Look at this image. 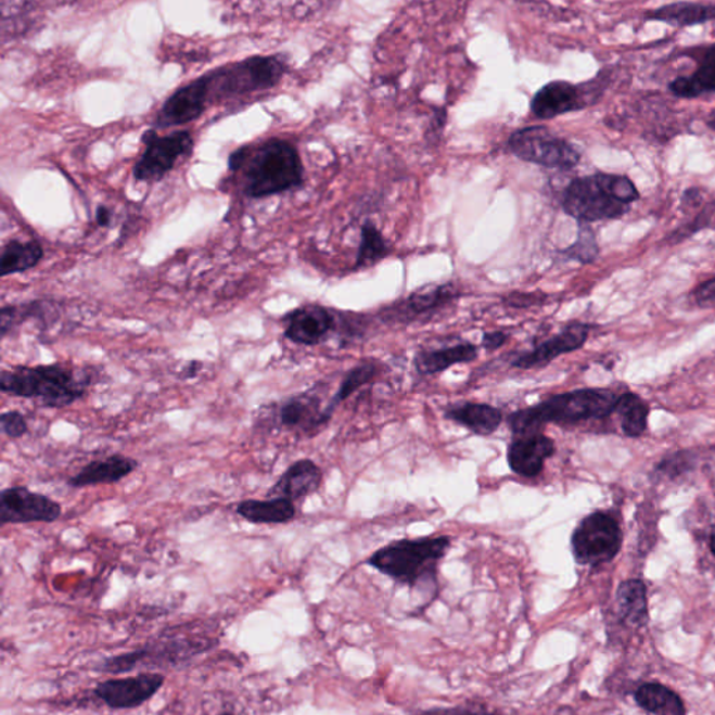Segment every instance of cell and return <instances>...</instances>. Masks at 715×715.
I'll return each instance as SVG.
<instances>
[{
	"label": "cell",
	"mask_w": 715,
	"mask_h": 715,
	"mask_svg": "<svg viewBox=\"0 0 715 715\" xmlns=\"http://www.w3.org/2000/svg\"><path fill=\"white\" fill-rule=\"evenodd\" d=\"M509 339V333L502 332V330L486 332L483 334V340H481V347L486 349L488 353L498 352V349L505 347V345L508 344Z\"/></svg>",
	"instance_id": "37"
},
{
	"label": "cell",
	"mask_w": 715,
	"mask_h": 715,
	"mask_svg": "<svg viewBox=\"0 0 715 715\" xmlns=\"http://www.w3.org/2000/svg\"><path fill=\"white\" fill-rule=\"evenodd\" d=\"M91 381L90 371L65 362L16 367L0 372V391L61 410L85 397Z\"/></svg>",
	"instance_id": "3"
},
{
	"label": "cell",
	"mask_w": 715,
	"mask_h": 715,
	"mask_svg": "<svg viewBox=\"0 0 715 715\" xmlns=\"http://www.w3.org/2000/svg\"><path fill=\"white\" fill-rule=\"evenodd\" d=\"M207 106V81L206 77L202 76L175 91L164 102L162 110L158 111L157 118H155V126L162 129L191 124V122L201 118Z\"/></svg>",
	"instance_id": "15"
},
{
	"label": "cell",
	"mask_w": 715,
	"mask_h": 715,
	"mask_svg": "<svg viewBox=\"0 0 715 715\" xmlns=\"http://www.w3.org/2000/svg\"><path fill=\"white\" fill-rule=\"evenodd\" d=\"M0 427H2L3 435L9 439H21V437L28 434V423L26 417L18 411H7L0 416Z\"/></svg>",
	"instance_id": "35"
},
{
	"label": "cell",
	"mask_w": 715,
	"mask_h": 715,
	"mask_svg": "<svg viewBox=\"0 0 715 715\" xmlns=\"http://www.w3.org/2000/svg\"><path fill=\"white\" fill-rule=\"evenodd\" d=\"M42 256V246L37 241L13 240L2 247L0 272L8 277L34 269Z\"/></svg>",
	"instance_id": "27"
},
{
	"label": "cell",
	"mask_w": 715,
	"mask_h": 715,
	"mask_svg": "<svg viewBox=\"0 0 715 715\" xmlns=\"http://www.w3.org/2000/svg\"><path fill=\"white\" fill-rule=\"evenodd\" d=\"M668 89L678 99L693 100L715 92V43L704 51L698 69L692 75L679 76L669 82Z\"/></svg>",
	"instance_id": "23"
},
{
	"label": "cell",
	"mask_w": 715,
	"mask_h": 715,
	"mask_svg": "<svg viewBox=\"0 0 715 715\" xmlns=\"http://www.w3.org/2000/svg\"><path fill=\"white\" fill-rule=\"evenodd\" d=\"M508 150L525 163L561 171H571L582 159L575 145L544 126L515 130L508 140Z\"/></svg>",
	"instance_id": "7"
},
{
	"label": "cell",
	"mask_w": 715,
	"mask_h": 715,
	"mask_svg": "<svg viewBox=\"0 0 715 715\" xmlns=\"http://www.w3.org/2000/svg\"><path fill=\"white\" fill-rule=\"evenodd\" d=\"M693 298L699 305H707L715 303V279L702 282L693 291Z\"/></svg>",
	"instance_id": "38"
},
{
	"label": "cell",
	"mask_w": 715,
	"mask_h": 715,
	"mask_svg": "<svg viewBox=\"0 0 715 715\" xmlns=\"http://www.w3.org/2000/svg\"><path fill=\"white\" fill-rule=\"evenodd\" d=\"M62 506L50 496L33 493L27 486H12L0 493V523H55Z\"/></svg>",
	"instance_id": "10"
},
{
	"label": "cell",
	"mask_w": 715,
	"mask_h": 715,
	"mask_svg": "<svg viewBox=\"0 0 715 715\" xmlns=\"http://www.w3.org/2000/svg\"><path fill=\"white\" fill-rule=\"evenodd\" d=\"M388 252H391V247L376 226H373L371 221L365 222L355 269H368V267L376 265L388 255Z\"/></svg>",
	"instance_id": "32"
},
{
	"label": "cell",
	"mask_w": 715,
	"mask_h": 715,
	"mask_svg": "<svg viewBox=\"0 0 715 715\" xmlns=\"http://www.w3.org/2000/svg\"><path fill=\"white\" fill-rule=\"evenodd\" d=\"M649 21L674 24L678 27L698 26L707 22H715V4L678 2L665 4L647 13Z\"/></svg>",
	"instance_id": "25"
},
{
	"label": "cell",
	"mask_w": 715,
	"mask_h": 715,
	"mask_svg": "<svg viewBox=\"0 0 715 715\" xmlns=\"http://www.w3.org/2000/svg\"><path fill=\"white\" fill-rule=\"evenodd\" d=\"M620 396L608 388H578L554 394L545 400L525 407L508 417L513 436L538 434L547 425H576V423L602 420L615 412Z\"/></svg>",
	"instance_id": "2"
},
{
	"label": "cell",
	"mask_w": 715,
	"mask_h": 715,
	"mask_svg": "<svg viewBox=\"0 0 715 715\" xmlns=\"http://www.w3.org/2000/svg\"><path fill=\"white\" fill-rule=\"evenodd\" d=\"M286 63L279 55L252 56L204 75L208 105L213 102L241 99L276 87L284 77Z\"/></svg>",
	"instance_id": "6"
},
{
	"label": "cell",
	"mask_w": 715,
	"mask_h": 715,
	"mask_svg": "<svg viewBox=\"0 0 715 715\" xmlns=\"http://www.w3.org/2000/svg\"><path fill=\"white\" fill-rule=\"evenodd\" d=\"M284 337L291 343L315 347L337 332L339 314L322 305L299 306L282 318Z\"/></svg>",
	"instance_id": "13"
},
{
	"label": "cell",
	"mask_w": 715,
	"mask_h": 715,
	"mask_svg": "<svg viewBox=\"0 0 715 715\" xmlns=\"http://www.w3.org/2000/svg\"><path fill=\"white\" fill-rule=\"evenodd\" d=\"M201 369H202L201 362L188 363L187 367H184L183 369L182 376L187 379L196 376V374L199 373V371H201Z\"/></svg>",
	"instance_id": "41"
},
{
	"label": "cell",
	"mask_w": 715,
	"mask_h": 715,
	"mask_svg": "<svg viewBox=\"0 0 715 715\" xmlns=\"http://www.w3.org/2000/svg\"><path fill=\"white\" fill-rule=\"evenodd\" d=\"M539 301L541 299H539L538 296L534 294H513L506 298V304L512 306V308L519 309L528 308V306L538 304Z\"/></svg>",
	"instance_id": "39"
},
{
	"label": "cell",
	"mask_w": 715,
	"mask_h": 715,
	"mask_svg": "<svg viewBox=\"0 0 715 715\" xmlns=\"http://www.w3.org/2000/svg\"><path fill=\"white\" fill-rule=\"evenodd\" d=\"M231 171L242 173L243 193L263 199L299 188L304 165L290 141L270 139L256 149L241 148L230 155Z\"/></svg>",
	"instance_id": "1"
},
{
	"label": "cell",
	"mask_w": 715,
	"mask_h": 715,
	"mask_svg": "<svg viewBox=\"0 0 715 715\" xmlns=\"http://www.w3.org/2000/svg\"><path fill=\"white\" fill-rule=\"evenodd\" d=\"M376 365L371 362H362L357 365V367L349 369V371L344 374L337 392L333 394L328 407H325L328 416L332 418L340 404L348 400V398L352 397L354 393H357L359 388L363 387L365 384L371 383L373 379L376 378Z\"/></svg>",
	"instance_id": "31"
},
{
	"label": "cell",
	"mask_w": 715,
	"mask_h": 715,
	"mask_svg": "<svg viewBox=\"0 0 715 715\" xmlns=\"http://www.w3.org/2000/svg\"><path fill=\"white\" fill-rule=\"evenodd\" d=\"M159 674H141L124 679H110L97 686L95 694L112 708H133L152 699L163 688Z\"/></svg>",
	"instance_id": "16"
},
{
	"label": "cell",
	"mask_w": 715,
	"mask_h": 715,
	"mask_svg": "<svg viewBox=\"0 0 715 715\" xmlns=\"http://www.w3.org/2000/svg\"><path fill=\"white\" fill-rule=\"evenodd\" d=\"M480 357L478 345L459 343L435 349H422L413 357V368L421 376H431L447 371L455 365L470 363Z\"/></svg>",
	"instance_id": "22"
},
{
	"label": "cell",
	"mask_w": 715,
	"mask_h": 715,
	"mask_svg": "<svg viewBox=\"0 0 715 715\" xmlns=\"http://www.w3.org/2000/svg\"><path fill=\"white\" fill-rule=\"evenodd\" d=\"M710 547H712V551L715 554V525L712 532V538H710Z\"/></svg>",
	"instance_id": "43"
},
{
	"label": "cell",
	"mask_w": 715,
	"mask_h": 715,
	"mask_svg": "<svg viewBox=\"0 0 715 715\" xmlns=\"http://www.w3.org/2000/svg\"><path fill=\"white\" fill-rule=\"evenodd\" d=\"M616 605L622 621L630 627H643L649 622V605L643 582L627 580L622 583L616 592Z\"/></svg>",
	"instance_id": "26"
},
{
	"label": "cell",
	"mask_w": 715,
	"mask_h": 715,
	"mask_svg": "<svg viewBox=\"0 0 715 715\" xmlns=\"http://www.w3.org/2000/svg\"><path fill=\"white\" fill-rule=\"evenodd\" d=\"M615 412L620 417L622 431L626 436L639 437L644 434L650 408L643 398L634 393H626L620 396Z\"/></svg>",
	"instance_id": "30"
},
{
	"label": "cell",
	"mask_w": 715,
	"mask_h": 715,
	"mask_svg": "<svg viewBox=\"0 0 715 715\" xmlns=\"http://www.w3.org/2000/svg\"><path fill=\"white\" fill-rule=\"evenodd\" d=\"M557 454V444L551 437L538 432L515 436L508 446V464L515 475L523 478H537L545 463Z\"/></svg>",
	"instance_id": "17"
},
{
	"label": "cell",
	"mask_w": 715,
	"mask_h": 715,
	"mask_svg": "<svg viewBox=\"0 0 715 715\" xmlns=\"http://www.w3.org/2000/svg\"><path fill=\"white\" fill-rule=\"evenodd\" d=\"M637 704L647 713L655 715H685L679 695L663 685H643L635 694Z\"/></svg>",
	"instance_id": "29"
},
{
	"label": "cell",
	"mask_w": 715,
	"mask_h": 715,
	"mask_svg": "<svg viewBox=\"0 0 715 715\" xmlns=\"http://www.w3.org/2000/svg\"><path fill=\"white\" fill-rule=\"evenodd\" d=\"M459 296L454 284H430L413 291L400 303L387 306L381 319L387 323H412L422 318H431Z\"/></svg>",
	"instance_id": "12"
},
{
	"label": "cell",
	"mask_w": 715,
	"mask_h": 715,
	"mask_svg": "<svg viewBox=\"0 0 715 715\" xmlns=\"http://www.w3.org/2000/svg\"><path fill=\"white\" fill-rule=\"evenodd\" d=\"M640 193L626 175L597 173L573 179L562 194V208L578 224L620 220Z\"/></svg>",
	"instance_id": "4"
},
{
	"label": "cell",
	"mask_w": 715,
	"mask_h": 715,
	"mask_svg": "<svg viewBox=\"0 0 715 715\" xmlns=\"http://www.w3.org/2000/svg\"><path fill=\"white\" fill-rule=\"evenodd\" d=\"M56 318L55 306L46 301H33L23 305H7L0 310V335L2 339L11 334L24 322L30 319L42 320L48 324V319Z\"/></svg>",
	"instance_id": "28"
},
{
	"label": "cell",
	"mask_w": 715,
	"mask_h": 715,
	"mask_svg": "<svg viewBox=\"0 0 715 715\" xmlns=\"http://www.w3.org/2000/svg\"><path fill=\"white\" fill-rule=\"evenodd\" d=\"M416 715H500V714L490 712V710L486 708L485 705H481V704H460V705H455V707H435L430 710H423V712L417 713Z\"/></svg>",
	"instance_id": "36"
},
{
	"label": "cell",
	"mask_w": 715,
	"mask_h": 715,
	"mask_svg": "<svg viewBox=\"0 0 715 715\" xmlns=\"http://www.w3.org/2000/svg\"><path fill=\"white\" fill-rule=\"evenodd\" d=\"M444 417L478 436L494 435L505 420L500 408L474 401L450 404L444 408Z\"/></svg>",
	"instance_id": "20"
},
{
	"label": "cell",
	"mask_w": 715,
	"mask_h": 715,
	"mask_svg": "<svg viewBox=\"0 0 715 715\" xmlns=\"http://www.w3.org/2000/svg\"><path fill=\"white\" fill-rule=\"evenodd\" d=\"M451 548L449 535L404 538L384 545L368 558L367 564L397 585L418 588L437 585V571Z\"/></svg>",
	"instance_id": "5"
},
{
	"label": "cell",
	"mask_w": 715,
	"mask_h": 715,
	"mask_svg": "<svg viewBox=\"0 0 715 715\" xmlns=\"http://www.w3.org/2000/svg\"><path fill=\"white\" fill-rule=\"evenodd\" d=\"M95 220L100 227H110L112 221V212L106 206L97 207Z\"/></svg>",
	"instance_id": "40"
},
{
	"label": "cell",
	"mask_w": 715,
	"mask_h": 715,
	"mask_svg": "<svg viewBox=\"0 0 715 715\" xmlns=\"http://www.w3.org/2000/svg\"><path fill=\"white\" fill-rule=\"evenodd\" d=\"M144 153L133 167L136 182H158L173 171L179 158L187 157L193 150L191 131H174L159 136L155 130L143 135Z\"/></svg>",
	"instance_id": "9"
},
{
	"label": "cell",
	"mask_w": 715,
	"mask_h": 715,
	"mask_svg": "<svg viewBox=\"0 0 715 715\" xmlns=\"http://www.w3.org/2000/svg\"><path fill=\"white\" fill-rule=\"evenodd\" d=\"M598 253H600V247H598L595 231L588 224H580L577 241L569 250L563 251V255H566L567 259L580 261L583 265L595 261Z\"/></svg>",
	"instance_id": "33"
},
{
	"label": "cell",
	"mask_w": 715,
	"mask_h": 715,
	"mask_svg": "<svg viewBox=\"0 0 715 715\" xmlns=\"http://www.w3.org/2000/svg\"><path fill=\"white\" fill-rule=\"evenodd\" d=\"M221 715H231V714H221Z\"/></svg>",
	"instance_id": "44"
},
{
	"label": "cell",
	"mask_w": 715,
	"mask_h": 715,
	"mask_svg": "<svg viewBox=\"0 0 715 715\" xmlns=\"http://www.w3.org/2000/svg\"><path fill=\"white\" fill-rule=\"evenodd\" d=\"M235 512L250 523L285 524L293 522L296 508L293 500L289 499H246L237 505Z\"/></svg>",
	"instance_id": "24"
},
{
	"label": "cell",
	"mask_w": 715,
	"mask_h": 715,
	"mask_svg": "<svg viewBox=\"0 0 715 715\" xmlns=\"http://www.w3.org/2000/svg\"><path fill=\"white\" fill-rule=\"evenodd\" d=\"M694 455L690 451H678V454L666 456L659 465H656V475L666 476V478H678L680 475L690 473L694 469Z\"/></svg>",
	"instance_id": "34"
},
{
	"label": "cell",
	"mask_w": 715,
	"mask_h": 715,
	"mask_svg": "<svg viewBox=\"0 0 715 715\" xmlns=\"http://www.w3.org/2000/svg\"><path fill=\"white\" fill-rule=\"evenodd\" d=\"M571 547L582 566L597 567L611 562L622 547L620 523L605 512L588 514L573 532Z\"/></svg>",
	"instance_id": "8"
},
{
	"label": "cell",
	"mask_w": 715,
	"mask_h": 715,
	"mask_svg": "<svg viewBox=\"0 0 715 715\" xmlns=\"http://www.w3.org/2000/svg\"><path fill=\"white\" fill-rule=\"evenodd\" d=\"M598 91L596 81L586 85H572L564 80H554L535 92L532 101V112L535 118L547 120L576 112L590 105Z\"/></svg>",
	"instance_id": "11"
},
{
	"label": "cell",
	"mask_w": 715,
	"mask_h": 715,
	"mask_svg": "<svg viewBox=\"0 0 715 715\" xmlns=\"http://www.w3.org/2000/svg\"><path fill=\"white\" fill-rule=\"evenodd\" d=\"M139 467V461L128 456L114 455L106 459L92 460L69 480L73 488L112 485L129 476Z\"/></svg>",
	"instance_id": "21"
},
{
	"label": "cell",
	"mask_w": 715,
	"mask_h": 715,
	"mask_svg": "<svg viewBox=\"0 0 715 715\" xmlns=\"http://www.w3.org/2000/svg\"><path fill=\"white\" fill-rule=\"evenodd\" d=\"M328 407V406H325ZM322 398L312 391L296 394L281 404L279 410L280 425L290 431H319L332 418L325 412Z\"/></svg>",
	"instance_id": "18"
},
{
	"label": "cell",
	"mask_w": 715,
	"mask_h": 715,
	"mask_svg": "<svg viewBox=\"0 0 715 715\" xmlns=\"http://www.w3.org/2000/svg\"><path fill=\"white\" fill-rule=\"evenodd\" d=\"M590 330V325L586 323L567 324L562 332L535 344L528 352L515 355L512 362H510V367L522 369V371L548 367L549 363L562 357V355L575 353L577 349L585 347Z\"/></svg>",
	"instance_id": "14"
},
{
	"label": "cell",
	"mask_w": 715,
	"mask_h": 715,
	"mask_svg": "<svg viewBox=\"0 0 715 715\" xmlns=\"http://www.w3.org/2000/svg\"><path fill=\"white\" fill-rule=\"evenodd\" d=\"M323 483V473L315 461L303 459L295 461L282 473L279 481L267 493V499L282 498L296 500L308 498L318 493Z\"/></svg>",
	"instance_id": "19"
},
{
	"label": "cell",
	"mask_w": 715,
	"mask_h": 715,
	"mask_svg": "<svg viewBox=\"0 0 715 715\" xmlns=\"http://www.w3.org/2000/svg\"><path fill=\"white\" fill-rule=\"evenodd\" d=\"M705 124H707L710 129L715 131V111H713L712 114H710L707 122H705Z\"/></svg>",
	"instance_id": "42"
}]
</instances>
